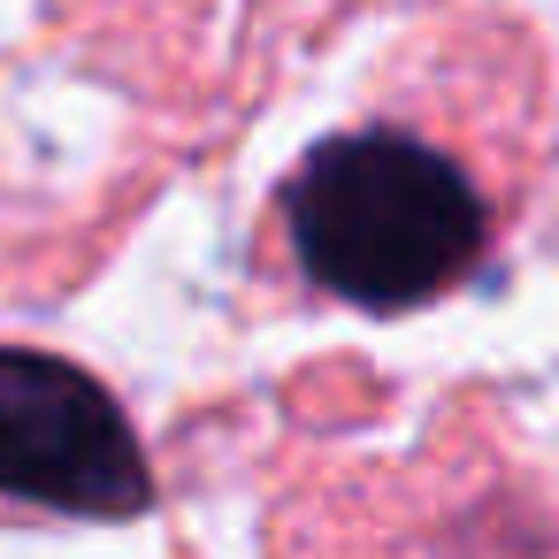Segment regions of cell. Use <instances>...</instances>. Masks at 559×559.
I'll return each mask as SVG.
<instances>
[{"instance_id": "cell-2", "label": "cell", "mask_w": 559, "mask_h": 559, "mask_svg": "<svg viewBox=\"0 0 559 559\" xmlns=\"http://www.w3.org/2000/svg\"><path fill=\"white\" fill-rule=\"evenodd\" d=\"M154 467L123 399L47 345H0V513L16 521H139Z\"/></svg>"}, {"instance_id": "cell-1", "label": "cell", "mask_w": 559, "mask_h": 559, "mask_svg": "<svg viewBox=\"0 0 559 559\" xmlns=\"http://www.w3.org/2000/svg\"><path fill=\"white\" fill-rule=\"evenodd\" d=\"M536 78L467 32H421L314 139L269 200V261L330 307L414 314L460 292L521 215L536 169Z\"/></svg>"}]
</instances>
